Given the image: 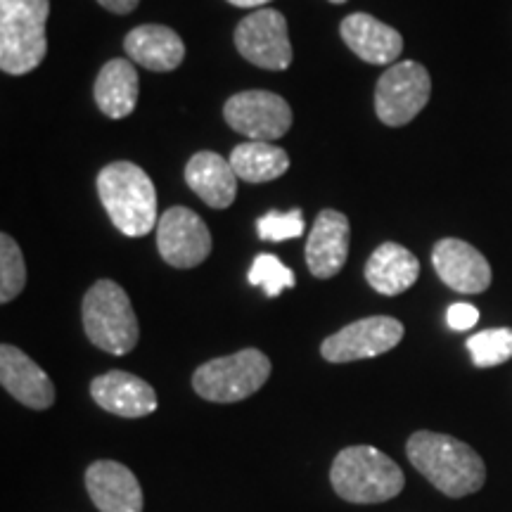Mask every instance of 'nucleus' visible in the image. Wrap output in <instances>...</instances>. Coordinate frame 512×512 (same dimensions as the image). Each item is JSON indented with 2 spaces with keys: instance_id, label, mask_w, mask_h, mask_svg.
<instances>
[{
  "instance_id": "1",
  "label": "nucleus",
  "mask_w": 512,
  "mask_h": 512,
  "mask_svg": "<svg viewBox=\"0 0 512 512\" xmlns=\"http://www.w3.org/2000/svg\"><path fill=\"white\" fill-rule=\"evenodd\" d=\"M406 456L415 470L448 498L477 494L486 482L482 456L451 434L415 432L406 444Z\"/></svg>"
},
{
  "instance_id": "2",
  "label": "nucleus",
  "mask_w": 512,
  "mask_h": 512,
  "mask_svg": "<svg viewBox=\"0 0 512 512\" xmlns=\"http://www.w3.org/2000/svg\"><path fill=\"white\" fill-rule=\"evenodd\" d=\"M98 195L114 226L128 238H145L159 223L155 183L138 164H107L98 176Z\"/></svg>"
},
{
  "instance_id": "3",
  "label": "nucleus",
  "mask_w": 512,
  "mask_h": 512,
  "mask_svg": "<svg viewBox=\"0 0 512 512\" xmlns=\"http://www.w3.org/2000/svg\"><path fill=\"white\" fill-rule=\"evenodd\" d=\"M330 484L342 501L373 505L399 496L406 477L401 467L375 446H349L332 460Z\"/></svg>"
},
{
  "instance_id": "4",
  "label": "nucleus",
  "mask_w": 512,
  "mask_h": 512,
  "mask_svg": "<svg viewBox=\"0 0 512 512\" xmlns=\"http://www.w3.org/2000/svg\"><path fill=\"white\" fill-rule=\"evenodd\" d=\"M50 0H0V69L24 76L46 60Z\"/></svg>"
},
{
  "instance_id": "5",
  "label": "nucleus",
  "mask_w": 512,
  "mask_h": 512,
  "mask_svg": "<svg viewBox=\"0 0 512 512\" xmlns=\"http://www.w3.org/2000/svg\"><path fill=\"white\" fill-rule=\"evenodd\" d=\"M83 330L91 344L112 356L136 349L140 328L126 290L114 280L102 278L86 292L81 304Z\"/></svg>"
},
{
  "instance_id": "6",
  "label": "nucleus",
  "mask_w": 512,
  "mask_h": 512,
  "mask_svg": "<svg viewBox=\"0 0 512 512\" xmlns=\"http://www.w3.org/2000/svg\"><path fill=\"white\" fill-rule=\"evenodd\" d=\"M271 377V358L259 349L211 358L195 370L192 389L211 403H238L259 392Z\"/></svg>"
},
{
  "instance_id": "7",
  "label": "nucleus",
  "mask_w": 512,
  "mask_h": 512,
  "mask_svg": "<svg viewBox=\"0 0 512 512\" xmlns=\"http://www.w3.org/2000/svg\"><path fill=\"white\" fill-rule=\"evenodd\" d=\"M430 95V72L420 62H396L377 81L375 114L384 126H406L425 110Z\"/></svg>"
},
{
  "instance_id": "8",
  "label": "nucleus",
  "mask_w": 512,
  "mask_h": 512,
  "mask_svg": "<svg viewBox=\"0 0 512 512\" xmlns=\"http://www.w3.org/2000/svg\"><path fill=\"white\" fill-rule=\"evenodd\" d=\"M235 48L254 67L283 72L292 64L294 50L287 19L278 10H254L235 29Z\"/></svg>"
},
{
  "instance_id": "9",
  "label": "nucleus",
  "mask_w": 512,
  "mask_h": 512,
  "mask_svg": "<svg viewBox=\"0 0 512 512\" xmlns=\"http://www.w3.org/2000/svg\"><path fill=\"white\" fill-rule=\"evenodd\" d=\"M223 119L240 136L259 140V143H271L290 131L292 110L278 93L242 91L226 102Z\"/></svg>"
},
{
  "instance_id": "10",
  "label": "nucleus",
  "mask_w": 512,
  "mask_h": 512,
  "mask_svg": "<svg viewBox=\"0 0 512 512\" xmlns=\"http://www.w3.org/2000/svg\"><path fill=\"white\" fill-rule=\"evenodd\" d=\"M403 323L392 316H370L323 339L320 356L330 363H351L392 351L403 339Z\"/></svg>"
},
{
  "instance_id": "11",
  "label": "nucleus",
  "mask_w": 512,
  "mask_h": 512,
  "mask_svg": "<svg viewBox=\"0 0 512 512\" xmlns=\"http://www.w3.org/2000/svg\"><path fill=\"white\" fill-rule=\"evenodd\" d=\"M157 249L174 268H195L211 254V233L188 207H171L157 223Z\"/></svg>"
},
{
  "instance_id": "12",
  "label": "nucleus",
  "mask_w": 512,
  "mask_h": 512,
  "mask_svg": "<svg viewBox=\"0 0 512 512\" xmlns=\"http://www.w3.org/2000/svg\"><path fill=\"white\" fill-rule=\"evenodd\" d=\"M432 266L441 283L460 294H482L491 285V266L470 242L458 238L439 240L432 249Z\"/></svg>"
},
{
  "instance_id": "13",
  "label": "nucleus",
  "mask_w": 512,
  "mask_h": 512,
  "mask_svg": "<svg viewBox=\"0 0 512 512\" xmlns=\"http://www.w3.org/2000/svg\"><path fill=\"white\" fill-rule=\"evenodd\" d=\"M0 384L31 411H48L55 403V384L46 370L12 344L0 347Z\"/></svg>"
},
{
  "instance_id": "14",
  "label": "nucleus",
  "mask_w": 512,
  "mask_h": 512,
  "mask_svg": "<svg viewBox=\"0 0 512 512\" xmlns=\"http://www.w3.org/2000/svg\"><path fill=\"white\" fill-rule=\"evenodd\" d=\"M86 491L100 512H143L138 477L117 460H95L86 470Z\"/></svg>"
},
{
  "instance_id": "15",
  "label": "nucleus",
  "mask_w": 512,
  "mask_h": 512,
  "mask_svg": "<svg viewBox=\"0 0 512 512\" xmlns=\"http://www.w3.org/2000/svg\"><path fill=\"white\" fill-rule=\"evenodd\" d=\"M349 219L337 209H323L306 240V266L313 278L328 280L342 271L349 256Z\"/></svg>"
},
{
  "instance_id": "16",
  "label": "nucleus",
  "mask_w": 512,
  "mask_h": 512,
  "mask_svg": "<svg viewBox=\"0 0 512 512\" xmlns=\"http://www.w3.org/2000/svg\"><path fill=\"white\" fill-rule=\"evenodd\" d=\"M91 396L102 411L119 418H145L157 411V392L143 377L110 370L91 382Z\"/></svg>"
},
{
  "instance_id": "17",
  "label": "nucleus",
  "mask_w": 512,
  "mask_h": 512,
  "mask_svg": "<svg viewBox=\"0 0 512 512\" xmlns=\"http://www.w3.org/2000/svg\"><path fill=\"white\" fill-rule=\"evenodd\" d=\"M339 34H342L351 53L368 64L392 67L403 50V36L399 31L368 15V12H354V15L344 17L339 24Z\"/></svg>"
},
{
  "instance_id": "18",
  "label": "nucleus",
  "mask_w": 512,
  "mask_h": 512,
  "mask_svg": "<svg viewBox=\"0 0 512 512\" xmlns=\"http://www.w3.org/2000/svg\"><path fill=\"white\" fill-rule=\"evenodd\" d=\"M185 183L211 209H228L238 195V174L219 152H197L185 166Z\"/></svg>"
},
{
  "instance_id": "19",
  "label": "nucleus",
  "mask_w": 512,
  "mask_h": 512,
  "mask_svg": "<svg viewBox=\"0 0 512 512\" xmlns=\"http://www.w3.org/2000/svg\"><path fill=\"white\" fill-rule=\"evenodd\" d=\"M124 50L133 62L150 72H174L185 60L183 38L162 24H143L128 31Z\"/></svg>"
},
{
  "instance_id": "20",
  "label": "nucleus",
  "mask_w": 512,
  "mask_h": 512,
  "mask_svg": "<svg viewBox=\"0 0 512 512\" xmlns=\"http://www.w3.org/2000/svg\"><path fill=\"white\" fill-rule=\"evenodd\" d=\"M420 275V261L411 249L396 242H384L370 254L366 264V280L375 292L396 297L411 290Z\"/></svg>"
},
{
  "instance_id": "21",
  "label": "nucleus",
  "mask_w": 512,
  "mask_h": 512,
  "mask_svg": "<svg viewBox=\"0 0 512 512\" xmlns=\"http://www.w3.org/2000/svg\"><path fill=\"white\" fill-rule=\"evenodd\" d=\"M140 93L138 69L133 62L117 57L100 69L93 86V98L98 110L110 119H124L136 110Z\"/></svg>"
},
{
  "instance_id": "22",
  "label": "nucleus",
  "mask_w": 512,
  "mask_h": 512,
  "mask_svg": "<svg viewBox=\"0 0 512 512\" xmlns=\"http://www.w3.org/2000/svg\"><path fill=\"white\" fill-rule=\"evenodd\" d=\"M230 166H233L240 181L268 183L280 178L290 169V157L278 145L247 140V143L238 145L230 152Z\"/></svg>"
},
{
  "instance_id": "23",
  "label": "nucleus",
  "mask_w": 512,
  "mask_h": 512,
  "mask_svg": "<svg viewBox=\"0 0 512 512\" xmlns=\"http://www.w3.org/2000/svg\"><path fill=\"white\" fill-rule=\"evenodd\" d=\"M472 363L477 368H494L512 358V328L482 330L467 339Z\"/></svg>"
},
{
  "instance_id": "24",
  "label": "nucleus",
  "mask_w": 512,
  "mask_h": 512,
  "mask_svg": "<svg viewBox=\"0 0 512 512\" xmlns=\"http://www.w3.org/2000/svg\"><path fill=\"white\" fill-rule=\"evenodd\" d=\"M27 285V264L24 254L8 233L0 235V302L10 304Z\"/></svg>"
},
{
  "instance_id": "25",
  "label": "nucleus",
  "mask_w": 512,
  "mask_h": 512,
  "mask_svg": "<svg viewBox=\"0 0 512 512\" xmlns=\"http://www.w3.org/2000/svg\"><path fill=\"white\" fill-rule=\"evenodd\" d=\"M249 283L254 287H261L266 292V297H280L283 290L297 285V278L287 268L278 256L273 254H259L254 259L252 268H249Z\"/></svg>"
},
{
  "instance_id": "26",
  "label": "nucleus",
  "mask_w": 512,
  "mask_h": 512,
  "mask_svg": "<svg viewBox=\"0 0 512 512\" xmlns=\"http://www.w3.org/2000/svg\"><path fill=\"white\" fill-rule=\"evenodd\" d=\"M304 214L302 209L292 211H268L256 221V233L264 242H285L302 238L304 235Z\"/></svg>"
},
{
  "instance_id": "27",
  "label": "nucleus",
  "mask_w": 512,
  "mask_h": 512,
  "mask_svg": "<svg viewBox=\"0 0 512 512\" xmlns=\"http://www.w3.org/2000/svg\"><path fill=\"white\" fill-rule=\"evenodd\" d=\"M477 320H479V311L472 304L458 302V304L448 306V311H446L448 328L456 330V332H465V330L475 328Z\"/></svg>"
},
{
  "instance_id": "28",
  "label": "nucleus",
  "mask_w": 512,
  "mask_h": 512,
  "mask_svg": "<svg viewBox=\"0 0 512 512\" xmlns=\"http://www.w3.org/2000/svg\"><path fill=\"white\" fill-rule=\"evenodd\" d=\"M105 10L114 12V15H128V12H133L138 8L140 0H98Z\"/></svg>"
},
{
  "instance_id": "29",
  "label": "nucleus",
  "mask_w": 512,
  "mask_h": 512,
  "mask_svg": "<svg viewBox=\"0 0 512 512\" xmlns=\"http://www.w3.org/2000/svg\"><path fill=\"white\" fill-rule=\"evenodd\" d=\"M235 8H261V5L271 3V0H228Z\"/></svg>"
},
{
  "instance_id": "30",
  "label": "nucleus",
  "mask_w": 512,
  "mask_h": 512,
  "mask_svg": "<svg viewBox=\"0 0 512 512\" xmlns=\"http://www.w3.org/2000/svg\"><path fill=\"white\" fill-rule=\"evenodd\" d=\"M330 3H335V5H342V3H347V0H330Z\"/></svg>"
}]
</instances>
